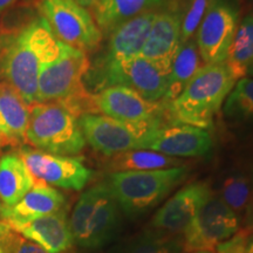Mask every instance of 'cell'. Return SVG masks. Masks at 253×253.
I'll use <instances>...</instances> for the list:
<instances>
[{
  "mask_svg": "<svg viewBox=\"0 0 253 253\" xmlns=\"http://www.w3.org/2000/svg\"><path fill=\"white\" fill-rule=\"evenodd\" d=\"M26 143L34 149L60 156L80 154L86 145L79 119L59 103L30 106Z\"/></svg>",
  "mask_w": 253,
  "mask_h": 253,
  "instance_id": "6",
  "label": "cell"
},
{
  "mask_svg": "<svg viewBox=\"0 0 253 253\" xmlns=\"http://www.w3.org/2000/svg\"><path fill=\"white\" fill-rule=\"evenodd\" d=\"M212 194L207 182L185 185L158 209L151 219V229L172 236H183L202 207Z\"/></svg>",
  "mask_w": 253,
  "mask_h": 253,
  "instance_id": "14",
  "label": "cell"
},
{
  "mask_svg": "<svg viewBox=\"0 0 253 253\" xmlns=\"http://www.w3.org/2000/svg\"><path fill=\"white\" fill-rule=\"evenodd\" d=\"M245 238L243 233H237L235 237L220 244L216 249L217 253H246Z\"/></svg>",
  "mask_w": 253,
  "mask_h": 253,
  "instance_id": "31",
  "label": "cell"
},
{
  "mask_svg": "<svg viewBox=\"0 0 253 253\" xmlns=\"http://www.w3.org/2000/svg\"><path fill=\"white\" fill-rule=\"evenodd\" d=\"M224 115L236 122H253V78L244 77L236 82L224 102Z\"/></svg>",
  "mask_w": 253,
  "mask_h": 253,
  "instance_id": "27",
  "label": "cell"
},
{
  "mask_svg": "<svg viewBox=\"0 0 253 253\" xmlns=\"http://www.w3.org/2000/svg\"><path fill=\"white\" fill-rule=\"evenodd\" d=\"M238 24L237 0H210L195 36L199 55L205 65L226 61Z\"/></svg>",
  "mask_w": 253,
  "mask_h": 253,
  "instance_id": "10",
  "label": "cell"
},
{
  "mask_svg": "<svg viewBox=\"0 0 253 253\" xmlns=\"http://www.w3.org/2000/svg\"><path fill=\"white\" fill-rule=\"evenodd\" d=\"M89 67L86 53L63 43L61 54L40 73L37 103H59L78 119L84 114H96L93 93L84 84Z\"/></svg>",
  "mask_w": 253,
  "mask_h": 253,
  "instance_id": "3",
  "label": "cell"
},
{
  "mask_svg": "<svg viewBox=\"0 0 253 253\" xmlns=\"http://www.w3.org/2000/svg\"><path fill=\"white\" fill-rule=\"evenodd\" d=\"M19 2H21V0H0V12H4L6 9L14 7Z\"/></svg>",
  "mask_w": 253,
  "mask_h": 253,
  "instance_id": "32",
  "label": "cell"
},
{
  "mask_svg": "<svg viewBox=\"0 0 253 253\" xmlns=\"http://www.w3.org/2000/svg\"><path fill=\"white\" fill-rule=\"evenodd\" d=\"M110 253H185L182 236L150 229L123 239Z\"/></svg>",
  "mask_w": 253,
  "mask_h": 253,
  "instance_id": "23",
  "label": "cell"
},
{
  "mask_svg": "<svg viewBox=\"0 0 253 253\" xmlns=\"http://www.w3.org/2000/svg\"><path fill=\"white\" fill-rule=\"evenodd\" d=\"M240 220L216 194H211L183 233L184 252L216 251L239 232Z\"/></svg>",
  "mask_w": 253,
  "mask_h": 253,
  "instance_id": "9",
  "label": "cell"
},
{
  "mask_svg": "<svg viewBox=\"0 0 253 253\" xmlns=\"http://www.w3.org/2000/svg\"><path fill=\"white\" fill-rule=\"evenodd\" d=\"M95 113L129 123H145L162 120L166 107L151 102L125 86H112L93 93Z\"/></svg>",
  "mask_w": 253,
  "mask_h": 253,
  "instance_id": "12",
  "label": "cell"
},
{
  "mask_svg": "<svg viewBox=\"0 0 253 253\" xmlns=\"http://www.w3.org/2000/svg\"><path fill=\"white\" fill-rule=\"evenodd\" d=\"M30 106L14 88L0 82V143L5 148L26 144Z\"/></svg>",
  "mask_w": 253,
  "mask_h": 253,
  "instance_id": "18",
  "label": "cell"
},
{
  "mask_svg": "<svg viewBox=\"0 0 253 253\" xmlns=\"http://www.w3.org/2000/svg\"><path fill=\"white\" fill-rule=\"evenodd\" d=\"M210 0H189L181 14V43L194 39L199 25L203 20Z\"/></svg>",
  "mask_w": 253,
  "mask_h": 253,
  "instance_id": "29",
  "label": "cell"
},
{
  "mask_svg": "<svg viewBox=\"0 0 253 253\" xmlns=\"http://www.w3.org/2000/svg\"><path fill=\"white\" fill-rule=\"evenodd\" d=\"M192 253H216L214 251H198V252H192Z\"/></svg>",
  "mask_w": 253,
  "mask_h": 253,
  "instance_id": "37",
  "label": "cell"
},
{
  "mask_svg": "<svg viewBox=\"0 0 253 253\" xmlns=\"http://www.w3.org/2000/svg\"><path fill=\"white\" fill-rule=\"evenodd\" d=\"M188 175L189 169L184 166L150 171H119L110 173L106 185L120 210L136 219L156 208Z\"/></svg>",
  "mask_w": 253,
  "mask_h": 253,
  "instance_id": "4",
  "label": "cell"
},
{
  "mask_svg": "<svg viewBox=\"0 0 253 253\" xmlns=\"http://www.w3.org/2000/svg\"><path fill=\"white\" fill-rule=\"evenodd\" d=\"M73 1H75V2H78L79 5H81V6H84V7H90L91 5L94 4L95 1H96V0H73Z\"/></svg>",
  "mask_w": 253,
  "mask_h": 253,
  "instance_id": "34",
  "label": "cell"
},
{
  "mask_svg": "<svg viewBox=\"0 0 253 253\" xmlns=\"http://www.w3.org/2000/svg\"><path fill=\"white\" fill-rule=\"evenodd\" d=\"M238 81L226 63L204 65L175 100L166 104V118L173 125L211 126Z\"/></svg>",
  "mask_w": 253,
  "mask_h": 253,
  "instance_id": "2",
  "label": "cell"
},
{
  "mask_svg": "<svg viewBox=\"0 0 253 253\" xmlns=\"http://www.w3.org/2000/svg\"><path fill=\"white\" fill-rule=\"evenodd\" d=\"M62 46L38 15L20 31L0 38V82L14 88L28 106L37 103L40 73L61 54Z\"/></svg>",
  "mask_w": 253,
  "mask_h": 253,
  "instance_id": "1",
  "label": "cell"
},
{
  "mask_svg": "<svg viewBox=\"0 0 253 253\" xmlns=\"http://www.w3.org/2000/svg\"><path fill=\"white\" fill-rule=\"evenodd\" d=\"M18 153L38 182L49 186L80 191L93 177V171L80 158L60 156L23 145Z\"/></svg>",
  "mask_w": 253,
  "mask_h": 253,
  "instance_id": "11",
  "label": "cell"
},
{
  "mask_svg": "<svg viewBox=\"0 0 253 253\" xmlns=\"http://www.w3.org/2000/svg\"><path fill=\"white\" fill-rule=\"evenodd\" d=\"M1 208H2L1 207V203H0V212H1ZM0 220H1V219H0Z\"/></svg>",
  "mask_w": 253,
  "mask_h": 253,
  "instance_id": "39",
  "label": "cell"
},
{
  "mask_svg": "<svg viewBox=\"0 0 253 253\" xmlns=\"http://www.w3.org/2000/svg\"><path fill=\"white\" fill-rule=\"evenodd\" d=\"M246 253H253V232L245 238Z\"/></svg>",
  "mask_w": 253,
  "mask_h": 253,
  "instance_id": "33",
  "label": "cell"
},
{
  "mask_svg": "<svg viewBox=\"0 0 253 253\" xmlns=\"http://www.w3.org/2000/svg\"><path fill=\"white\" fill-rule=\"evenodd\" d=\"M253 62V12L238 24L231 43L226 66L237 80L246 77V71Z\"/></svg>",
  "mask_w": 253,
  "mask_h": 253,
  "instance_id": "25",
  "label": "cell"
},
{
  "mask_svg": "<svg viewBox=\"0 0 253 253\" xmlns=\"http://www.w3.org/2000/svg\"><path fill=\"white\" fill-rule=\"evenodd\" d=\"M4 223L48 253H67L74 244L69 229L67 208L32 220Z\"/></svg>",
  "mask_w": 253,
  "mask_h": 253,
  "instance_id": "16",
  "label": "cell"
},
{
  "mask_svg": "<svg viewBox=\"0 0 253 253\" xmlns=\"http://www.w3.org/2000/svg\"><path fill=\"white\" fill-rule=\"evenodd\" d=\"M84 140L97 153L107 157L129 150L141 149L145 136L162 126V120L145 123H129L101 115L84 114L79 118Z\"/></svg>",
  "mask_w": 253,
  "mask_h": 253,
  "instance_id": "8",
  "label": "cell"
},
{
  "mask_svg": "<svg viewBox=\"0 0 253 253\" xmlns=\"http://www.w3.org/2000/svg\"><path fill=\"white\" fill-rule=\"evenodd\" d=\"M221 201L237 214L239 220L253 216V186L244 176L233 175L221 183L218 192Z\"/></svg>",
  "mask_w": 253,
  "mask_h": 253,
  "instance_id": "26",
  "label": "cell"
},
{
  "mask_svg": "<svg viewBox=\"0 0 253 253\" xmlns=\"http://www.w3.org/2000/svg\"><path fill=\"white\" fill-rule=\"evenodd\" d=\"M4 149H5V148L2 147V144H1V143H0V154H1V151L4 150Z\"/></svg>",
  "mask_w": 253,
  "mask_h": 253,
  "instance_id": "38",
  "label": "cell"
},
{
  "mask_svg": "<svg viewBox=\"0 0 253 253\" xmlns=\"http://www.w3.org/2000/svg\"><path fill=\"white\" fill-rule=\"evenodd\" d=\"M67 208L63 194L42 182H36L19 203L12 208H1L0 219L6 223L26 221L47 216Z\"/></svg>",
  "mask_w": 253,
  "mask_h": 253,
  "instance_id": "19",
  "label": "cell"
},
{
  "mask_svg": "<svg viewBox=\"0 0 253 253\" xmlns=\"http://www.w3.org/2000/svg\"><path fill=\"white\" fill-rule=\"evenodd\" d=\"M36 8L60 42L86 54L100 46L103 34L84 6L73 0H37Z\"/></svg>",
  "mask_w": 253,
  "mask_h": 253,
  "instance_id": "7",
  "label": "cell"
},
{
  "mask_svg": "<svg viewBox=\"0 0 253 253\" xmlns=\"http://www.w3.org/2000/svg\"><path fill=\"white\" fill-rule=\"evenodd\" d=\"M158 11L137 15L116 27L108 36L106 52L94 65H108L140 55Z\"/></svg>",
  "mask_w": 253,
  "mask_h": 253,
  "instance_id": "17",
  "label": "cell"
},
{
  "mask_svg": "<svg viewBox=\"0 0 253 253\" xmlns=\"http://www.w3.org/2000/svg\"><path fill=\"white\" fill-rule=\"evenodd\" d=\"M201 67V55L195 38L181 43L168 74V89L162 100L164 106L175 100L184 90L186 84Z\"/></svg>",
  "mask_w": 253,
  "mask_h": 253,
  "instance_id": "22",
  "label": "cell"
},
{
  "mask_svg": "<svg viewBox=\"0 0 253 253\" xmlns=\"http://www.w3.org/2000/svg\"><path fill=\"white\" fill-rule=\"evenodd\" d=\"M212 147V136L207 129L171 123L153 129L145 136L141 149L181 158L204 156Z\"/></svg>",
  "mask_w": 253,
  "mask_h": 253,
  "instance_id": "13",
  "label": "cell"
},
{
  "mask_svg": "<svg viewBox=\"0 0 253 253\" xmlns=\"http://www.w3.org/2000/svg\"><path fill=\"white\" fill-rule=\"evenodd\" d=\"M0 253H2V250H1V248H0Z\"/></svg>",
  "mask_w": 253,
  "mask_h": 253,
  "instance_id": "40",
  "label": "cell"
},
{
  "mask_svg": "<svg viewBox=\"0 0 253 253\" xmlns=\"http://www.w3.org/2000/svg\"><path fill=\"white\" fill-rule=\"evenodd\" d=\"M170 0H96L90 6L97 27L102 34L109 36L116 27L126 20L162 9Z\"/></svg>",
  "mask_w": 253,
  "mask_h": 253,
  "instance_id": "20",
  "label": "cell"
},
{
  "mask_svg": "<svg viewBox=\"0 0 253 253\" xmlns=\"http://www.w3.org/2000/svg\"><path fill=\"white\" fill-rule=\"evenodd\" d=\"M21 2H24V4H27V5H33V6H36L37 0H21Z\"/></svg>",
  "mask_w": 253,
  "mask_h": 253,
  "instance_id": "36",
  "label": "cell"
},
{
  "mask_svg": "<svg viewBox=\"0 0 253 253\" xmlns=\"http://www.w3.org/2000/svg\"><path fill=\"white\" fill-rule=\"evenodd\" d=\"M184 162L179 158L166 156V155L151 150H129L112 156L108 167L113 172L119 171H150V170L169 169L182 167Z\"/></svg>",
  "mask_w": 253,
  "mask_h": 253,
  "instance_id": "24",
  "label": "cell"
},
{
  "mask_svg": "<svg viewBox=\"0 0 253 253\" xmlns=\"http://www.w3.org/2000/svg\"><path fill=\"white\" fill-rule=\"evenodd\" d=\"M36 6L19 2L14 7L0 12V38L20 31L30 21L38 17Z\"/></svg>",
  "mask_w": 253,
  "mask_h": 253,
  "instance_id": "28",
  "label": "cell"
},
{
  "mask_svg": "<svg viewBox=\"0 0 253 253\" xmlns=\"http://www.w3.org/2000/svg\"><path fill=\"white\" fill-rule=\"evenodd\" d=\"M36 179L18 151H8L0 156V203L12 208L36 185Z\"/></svg>",
  "mask_w": 253,
  "mask_h": 253,
  "instance_id": "21",
  "label": "cell"
},
{
  "mask_svg": "<svg viewBox=\"0 0 253 253\" xmlns=\"http://www.w3.org/2000/svg\"><path fill=\"white\" fill-rule=\"evenodd\" d=\"M0 248L2 253H48L37 243L25 238L0 220Z\"/></svg>",
  "mask_w": 253,
  "mask_h": 253,
  "instance_id": "30",
  "label": "cell"
},
{
  "mask_svg": "<svg viewBox=\"0 0 253 253\" xmlns=\"http://www.w3.org/2000/svg\"><path fill=\"white\" fill-rule=\"evenodd\" d=\"M179 45L181 13L175 7H167L157 12L140 55L168 75Z\"/></svg>",
  "mask_w": 253,
  "mask_h": 253,
  "instance_id": "15",
  "label": "cell"
},
{
  "mask_svg": "<svg viewBox=\"0 0 253 253\" xmlns=\"http://www.w3.org/2000/svg\"><path fill=\"white\" fill-rule=\"evenodd\" d=\"M120 227V208L106 183L91 186L80 196L69 217L74 243L95 250L115 238Z\"/></svg>",
  "mask_w": 253,
  "mask_h": 253,
  "instance_id": "5",
  "label": "cell"
},
{
  "mask_svg": "<svg viewBox=\"0 0 253 253\" xmlns=\"http://www.w3.org/2000/svg\"><path fill=\"white\" fill-rule=\"evenodd\" d=\"M246 75H248L249 78H253V62L249 66L248 71H246Z\"/></svg>",
  "mask_w": 253,
  "mask_h": 253,
  "instance_id": "35",
  "label": "cell"
}]
</instances>
